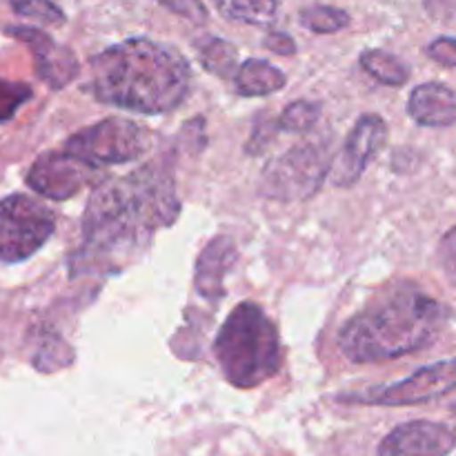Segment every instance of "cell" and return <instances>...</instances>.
<instances>
[{"label": "cell", "mask_w": 456, "mask_h": 456, "mask_svg": "<svg viewBox=\"0 0 456 456\" xmlns=\"http://www.w3.org/2000/svg\"><path fill=\"white\" fill-rule=\"evenodd\" d=\"M181 212L172 174L147 163L123 181L96 187L83 216V248L71 274H111L136 258L151 232L169 227Z\"/></svg>", "instance_id": "obj_1"}, {"label": "cell", "mask_w": 456, "mask_h": 456, "mask_svg": "<svg viewBox=\"0 0 456 456\" xmlns=\"http://www.w3.org/2000/svg\"><path fill=\"white\" fill-rule=\"evenodd\" d=\"M190 62L150 38H129L92 58L96 101L136 114H167L190 94Z\"/></svg>", "instance_id": "obj_2"}, {"label": "cell", "mask_w": 456, "mask_h": 456, "mask_svg": "<svg viewBox=\"0 0 456 456\" xmlns=\"http://www.w3.org/2000/svg\"><path fill=\"white\" fill-rule=\"evenodd\" d=\"M448 319L436 298L401 283L372 298L338 334L341 352L354 363H381L428 347Z\"/></svg>", "instance_id": "obj_3"}, {"label": "cell", "mask_w": 456, "mask_h": 456, "mask_svg": "<svg viewBox=\"0 0 456 456\" xmlns=\"http://www.w3.org/2000/svg\"><path fill=\"white\" fill-rule=\"evenodd\" d=\"M214 354L227 381L254 390L276 377L283 365V347L276 325L256 303H239L214 341Z\"/></svg>", "instance_id": "obj_4"}, {"label": "cell", "mask_w": 456, "mask_h": 456, "mask_svg": "<svg viewBox=\"0 0 456 456\" xmlns=\"http://www.w3.org/2000/svg\"><path fill=\"white\" fill-rule=\"evenodd\" d=\"M330 172L332 151L328 142H301L267 163L261 176V194L285 203L312 199L323 187Z\"/></svg>", "instance_id": "obj_5"}, {"label": "cell", "mask_w": 456, "mask_h": 456, "mask_svg": "<svg viewBox=\"0 0 456 456\" xmlns=\"http://www.w3.org/2000/svg\"><path fill=\"white\" fill-rule=\"evenodd\" d=\"M151 147V134L141 125L123 118H105L69 136L65 151L76 159L102 167L141 159Z\"/></svg>", "instance_id": "obj_6"}, {"label": "cell", "mask_w": 456, "mask_h": 456, "mask_svg": "<svg viewBox=\"0 0 456 456\" xmlns=\"http://www.w3.org/2000/svg\"><path fill=\"white\" fill-rule=\"evenodd\" d=\"M56 230V216L47 205L27 194L0 200V261L20 263L34 256Z\"/></svg>", "instance_id": "obj_7"}, {"label": "cell", "mask_w": 456, "mask_h": 456, "mask_svg": "<svg viewBox=\"0 0 456 456\" xmlns=\"http://www.w3.org/2000/svg\"><path fill=\"white\" fill-rule=\"evenodd\" d=\"M456 387V359L439 361V363L426 365L417 370L412 377L403 379L392 386L374 387V390L363 392V395L343 396V401L363 405H419L435 401L439 396L450 395Z\"/></svg>", "instance_id": "obj_8"}, {"label": "cell", "mask_w": 456, "mask_h": 456, "mask_svg": "<svg viewBox=\"0 0 456 456\" xmlns=\"http://www.w3.org/2000/svg\"><path fill=\"white\" fill-rule=\"evenodd\" d=\"M98 169L101 167L76 159L69 151H49L29 167L27 185L45 199L67 200L96 181Z\"/></svg>", "instance_id": "obj_9"}, {"label": "cell", "mask_w": 456, "mask_h": 456, "mask_svg": "<svg viewBox=\"0 0 456 456\" xmlns=\"http://www.w3.org/2000/svg\"><path fill=\"white\" fill-rule=\"evenodd\" d=\"M387 138V125L379 114H363L347 134L341 154L332 163V183L337 187H352L361 181L368 165L381 151Z\"/></svg>", "instance_id": "obj_10"}, {"label": "cell", "mask_w": 456, "mask_h": 456, "mask_svg": "<svg viewBox=\"0 0 456 456\" xmlns=\"http://www.w3.org/2000/svg\"><path fill=\"white\" fill-rule=\"evenodd\" d=\"M454 448L456 428L436 421H410L381 441L379 456H448Z\"/></svg>", "instance_id": "obj_11"}, {"label": "cell", "mask_w": 456, "mask_h": 456, "mask_svg": "<svg viewBox=\"0 0 456 456\" xmlns=\"http://www.w3.org/2000/svg\"><path fill=\"white\" fill-rule=\"evenodd\" d=\"M7 34L31 47L38 65V76L53 89L69 85L78 76V61L67 47H58L52 36L34 27H7Z\"/></svg>", "instance_id": "obj_12"}, {"label": "cell", "mask_w": 456, "mask_h": 456, "mask_svg": "<svg viewBox=\"0 0 456 456\" xmlns=\"http://www.w3.org/2000/svg\"><path fill=\"white\" fill-rule=\"evenodd\" d=\"M236 258H239V249L230 236H216V239L209 240L200 252L199 261H196V292L209 301L212 298L218 301V298L225 297V276L232 272Z\"/></svg>", "instance_id": "obj_13"}, {"label": "cell", "mask_w": 456, "mask_h": 456, "mask_svg": "<svg viewBox=\"0 0 456 456\" xmlns=\"http://www.w3.org/2000/svg\"><path fill=\"white\" fill-rule=\"evenodd\" d=\"M408 111L423 127H450L456 123V92L444 83H423L410 94Z\"/></svg>", "instance_id": "obj_14"}, {"label": "cell", "mask_w": 456, "mask_h": 456, "mask_svg": "<svg viewBox=\"0 0 456 456\" xmlns=\"http://www.w3.org/2000/svg\"><path fill=\"white\" fill-rule=\"evenodd\" d=\"M236 92L240 96H270V94H276L279 89L285 87L288 83V76L281 69H276L272 62L263 61V58H249L243 65L239 67L234 76Z\"/></svg>", "instance_id": "obj_15"}, {"label": "cell", "mask_w": 456, "mask_h": 456, "mask_svg": "<svg viewBox=\"0 0 456 456\" xmlns=\"http://www.w3.org/2000/svg\"><path fill=\"white\" fill-rule=\"evenodd\" d=\"M223 18L245 25L265 27L279 12V0H212Z\"/></svg>", "instance_id": "obj_16"}, {"label": "cell", "mask_w": 456, "mask_h": 456, "mask_svg": "<svg viewBox=\"0 0 456 456\" xmlns=\"http://www.w3.org/2000/svg\"><path fill=\"white\" fill-rule=\"evenodd\" d=\"M361 67L374 80L390 87H403L410 78V67L396 53L386 52V49H365L361 53Z\"/></svg>", "instance_id": "obj_17"}, {"label": "cell", "mask_w": 456, "mask_h": 456, "mask_svg": "<svg viewBox=\"0 0 456 456\" xmlns=\"http://www.w3.org/2000/svg\"><path fill=\"white\" fill-rule=\"evenodd\" d=\"M196 49H199L200 62H203L205 69L216 74L218 78H234L236 71H239V62H236L239 53H236L234 45L223 38L208 36V38L196 43Z\"/></svg>", "instance_id": "obj_18"}, {"label": "cell", "mask_w": 456, "mask_h": 456, "mask_svg": "<svg viewBox=\"0 0 456 456\" xmlns=\"http://www.w3.org/2000/svg\"><path fill=\"white\" fill-rule=\"evenodd\" d=\"M298 20L305 29L314 34H337L350 25V16L346 9L332 7V4H312L298 13Z\"/></svg>", "instance_id": "obj_19"}, {"label": "cell", "mask_w": 456, "mask_h": 456, "mask_svg": "<svg viewBox=\"0 0 456 456\" xmlns=\"http://www.w3.org/2000/svg\"><path fill=\"white\" fill-rule=\"evenodd\" d=\"M321 105L314 101H294L292 105L285 107L279 118V129L292 134H305L319 123Z\"/></svg>", "instance_id": "obj_20"}, {"label": "cell", "mask_w": 456, "mask_h": 456, "mask_svg": "<svg viewBox=\"0 0 456 456\" xmlns=\"http://www.w3.org/2000/svg\"><path fill=\"white\" fill-rule=\"evenodd\" d=\"M71 361H74L71 347L58 334H45L38 346V352L34 354V365L43 370V372H53L58 368H65Z\"/></svg>", "instance_id": "obj_21"}, {"label": "cell", "mask_w": 456, "mask_h": 456, "mask_svg": "<svg viewBox=\"0 0 456 456\" xmlns=\"http://www.w3.org/2000/svg\"><path fill=\"white\" fill-rule=\"evenodd\" d=\"M13 12L22 18H31L43 25H62L65 22V13L58 4L52 0H9Z\"/></svg>", "instance_id": "obj_22"}, {"label": "cell", "mask_w": 456, "mask_h": 456, "mask_svg": "<svg viewBox=\"0 0 456 456\" xmlns=\"http://www.w3.org/2000/svg\"><path fill=\"white\" fill-rule=\"evenodd\" d=\"M31 87L25 83H12L0 78V123H7L31 98Z\"/></svg>", "instance_id": "obj_23"}, {"label": "cell", "mask_w": 456, "mask_h": 456, "mask_svg": "<svg viewBox=\"0 0 456 456\" xmlns=\"http://www.w3.org/2000/svg\"><path fill=\"white\" fill-rule=\"evenodd\" d=\"M159 3L176 16L194 22V25L208 22V9H205L203 0H159Z\"/></svg>", "instance_id": "obj_24"}, {"label": "cell", "mask_w": 456, "mask_h": 456, "mask_svg": "<svg viewBox=\"0 0 456 456\" xmlns=\"http://www.w3.org/2000/svg\"><path fill=\"white\" fill-rule=\"evenodd\" d=\"M428 56L435 62L444 67H456V38H450V36H441V38L432 40L428 45Z\"/></svg>", "instance_id": "obj_25"}, {"label": "cell", "mask_w": 456, "mask_h": 456, "mask_svg": "<svg viewBox=\"0 0 456 456\" xmlns=\"http://www.w3.org/2000/svg\"><path fill=\"white\" fill-rule=\"evenodd\" d=\"M439 261L448 279L456 285V227L448 232L439 243Z\"/></svg>", "instance_id": "obj_26"}, {"label": "cell", "mask_w": 456, "mask_h": 456, "mask_svg": "<svg viewBox=\"0 0 456 456\" xmlns=\"http://www.w3.org/2000/svg\"><path fill=\"white\" fill-rule=\"evenodd\" d=\"M272 141H274V127H272L270 120H265V123L261 120V123H256V127H254L252 138H249L248 145H245V151H248V154H263V151L272 145Z\"/></svg>", "instance_id": "obj_27"}, {"label": "cell", "mask_w": 456, "mask_h": 456, "mask_svg": "<svg viewBox=\"0 0 456 456\" xmlns=\"http://www.w3.org/2000/svg\"><path fill=\"white\" fill-rule=\"evenodd\" d=\"M423 9L436 22L456 20V0H423Z\"/></svg>", "instance_id": "obj_28"}, {"label": "cell", "mask_w": 456, "mask_h": 456, "mask_svg": "<svg viewBox=\"0 0 456 456\" xmlns=\"http://www.w3.org/2000/svg\"><path fill=\"white\" fill-rule=\"evenodd\" d=\"M263 45H265L270 52L279 53V56H294V53H297V43H294L292 36L285 34V31H272V34L265 36Z\"/></svg>", "instance_id": "obj_29"}, {"label": "cell", "mask_w": 456, "mask_h": 456, "mask_svg": "<svg viewBox=\"0 0 456 456\" xmlns=\"http://www.w3.org/2000/svg\"><path fill=\"white\" fill-rule=\"evenodd\" d=\"M452 412H454V417H456V403H454V408H452Z\"/></svg>", "instance_id": "obj_30"}]
</instances>
